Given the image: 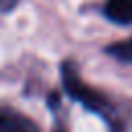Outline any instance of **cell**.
<instances>
[{"label": "cell", "mask_w": 132, "mask_h": 132, "mask_svg": "<svg viewBox=\"0 0 132 132\" xmlns=\"http://www.w3.org/2000/svg\"><path fill=\"white\" fill-rule=\"evenodd\" d=\"M105 14L113 23L128 25L132 23V0H107L105 2Z\"/></svg>", "instance_id": "cell-3"}, {"label": "cell", "mask_w": 132, "mask_h": 132, "mask_svg": "<svg viewBox=\"0 0 132 132\" xmlns=\"http://www.w3.org/2000/svg\"><path fill=\"white\" fill-rule=\"evenodd\" d=\"M0 132H39V128L19 111L0 107Z\"/></svg>", "instance_id": "cell-2"}, {"label": "cell", "mask_w": 132, "mask_h": 132, "mask_svg": "<svg viewBox=\"0 0 132 132\" xmlns=\"http://www.w3.org/2000/svg\"><path fill=\"white\" fill-rule=\"evenodd\" d=\"M14 4H16V0H0V10H10V8H14Z\"/></svg>", "instance_id": "cell-5"}, {"label": "cell", "mask_w": 132, "mask_h": 132, "mask_svg": "<svg viewBox=\"0 0 132 132\" xmlns=\"http://www.w3.org/2000/svg\"><path fill=\"white\" fill-rule=\"evenodd\" d=\"M107 52L111 56H116L118 60H124V62H130L132 64V37L126 39V41H118V43L109 45Z\"/></svg>", "instance_id": "cell-4"}, {"label": "cell", "mask_w": 132, "mask_h": 132, "mask_svg": "<svg viewBox=\"0 0 132 132\" xmlns=\"http://www.w3.org/2000/svg\"><path fill=\"white\" fill-rule=\"evenodd\" d=\"M62 76H64V87H66V91L74 97V99H78L80 103H85L89 109H93V111H105V99L97 93V91H93L91 87H87L82 80H80V76H78V72L74 70V66L72 64H66L64 66V70H62Z\"/></svg>", "instance_id": "cell-1"}]
</instances>
